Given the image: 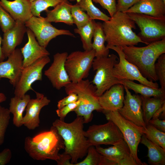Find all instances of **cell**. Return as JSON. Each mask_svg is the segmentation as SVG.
Wrapping results in <instances>:
<instances>
[{
  "mask_svg": "<svg viewBox=\"0 0 165 165\" xmlns=\"http://www.w3.org/2000/svg\"><path fill=\"white\" fill-rule=\"evenodd\" d=\"M68 53H57L53 55V61L49 68L44 71V75L49 79L53 87L59 90L71 82L65 67Z\"/></svg>",
  "mask_w": 165,
  "mask_h": 165,
  "instance_id": "15",
  "label": "cell"
},
{
  "mask_svg": "<svg viewBox=\"0 0 165 165\" xmlns=\"http://www.w3.org/2000/svg\"><path fill=\"white\" fill-rule=\"evenodd\" d=\"M119 83L133 90L136 94L147 97H154L165 99V91L161 88L155 89L129 80L119 81Z\"/></svg>",
  "mask_w": 165,
  "mask_h": 165,
  "instance_id": "27",
  "label": "cell"
},
{
  "mask_svg": "<svg viewBox=\"0 0 165 165\" xmlns=\"http://www.w3.org/2000/svg\"><path fill=\"white\" fill-rule=\"evenodd\" d=\"M35 92L36 97L31 99L29 101L26 108V114L23 119V125L30 130H34L39 126L40 111L50 102V100L43 94Z\"/></svg>",
  "mask_w": 165,
  "mask_h": 165,
  "instance_id": "18",
  "label": "cell"
},
{
  "mask_svg": "<svg viewBox=\"0 0 165 165\" xmlns=\"http://www.w3.org/2000/svg\"><path fill=\"white\" fill-rule=\"evenodd\" d=\"M93 2L99 4L104 9L108 12L112 17L117 12L116 0H92Z\"/></svg>",
  "mask_w": 165,
  "mask_h": 165,
  "instance_id": "40",
  "label": "cell"
},
{
  "mask_svg": "<svg viewBox=\"0 0 165 165\" xmlns=\"http://www.w3.org/2000/svg\"><path fill=\"white\" fill-rule=\"evenodd\" d=\"M7 99V97L5 94L0 92V103L5 101Z\"/></svg>",
  "mask_w": 165,
  "mask_h": 165,
  "instance_id": "48",
  "label": "cell"
},
{
  "mask_svg": "<svg viewBox=\"0 0 165 165\" xmlns=\"http://www.w3.org/2000/svg\"><path fill=\"white\" fill-rule=\"evenodd\" d=\"M68 1H76L77 2H78L79 0H68Z\"/></svg>",
  "mask_w": 165,
  "mask_h": 165,
  "instance_id": "49",
  "label": "cell"
},
{
  "mask_svg": "<svg viewBox=\"0 0 165 165\" xmlns=\"http://www.w3.org/2000/svg\"><path fill=\"white\" fill-rule=\"evenodd\" d=\"M59 159L56 161L58 165H72L70 162L71 158L68 154L64 152L62 154H59Z\"/></svg>",
  "mask_w": 165,
  "mask_h": 165,
  "instance_id": "45",
  "label": "cell"
},
{
  "mask_svg": "<svg viewBox=\"0 0 165 165\" xmlns=\"http://www.w3.org/2000/svg\"><path fill=\"white\" fill-rule=\"evenodd\" d=\"M16 24V21L0 5V27L3 33L13 28Z\"/></svg>",
  "mask_w": 165,
  "mask_h": 165,
  "instance_id": "38",
  "label": "cell"
},
{
  "mask_svg": "<svg viewBox=\"0 0 165 165\" xmlns=\"http://www.w3.org/2000/svg\"><path fill=\"white\" fill-rule=\"evenodd\" d=\"M141 31L138 35L145 44L165 38V18L155 17L139 13H127Z\"/></svg>",
  "mask_w": 165,
  "mask_h": 165,
  "instance_id": "8",
  "label": "cell"
},
{
  "mask_svg": "<svg viewBox=\"0 0 165 165\" xmlns=\"http://www.w3.org/2000/svg\"><path fill=\"white\" fill-rule=\"evenodd\" d=\"M119 61V58L114 54L94 59L92 67L96 73L92 82L95 85L96 94L98 97L113 85L119 83V80L113 74L114 65Z\"/></svg>",
  "mask_w": 165,
  "mask_h": 165,
  "instance_id": "7",
  "label": "cell"
},
{
  "mask_svg": "<svg viewBox=\"0 0 165 165\" xmlns=\"http://www.w3.org/2000/svg\"><path fill=\"white\" fill-rule=\"evenodd\" d=\"M27 29L24 22L16 20L13 28L4 33L2 48L5 58L8 57L22 43Z\"/></svg>",
  "mask_w": 165,
  "mask_h": 165,
  "instance_id": "20",
  "label": "cell"
},
{
  "mask_svg": "<svg viewBox=\"0 0 165 165\" xmlns=\"http://www.w3.org/2000/svg\"><path fill=\"white\" fill-rule=\"evenodd\" d=\"M31 4L29 0H0V5L15 21L24 23L33 16Z\"/></svg>",
  "mask_w": 165,
  "mask_h": 165,
  "instance_id": "22",
  "label": "cell"
},
{
  "mask_svg": "<svg viewBox=\"0 0 165 165\" xmlns=\"http://www.w3.org/2000/svg\"><path fill=\"white\" fill-rule=\"evenodd\" d=\"M9 109L0 105V145L4 141L5 136L10 119Z\"/></svg>",
  "mask_w": 165,
  "mask_h": 165,
  "instance_id": "36",
  "label": "cell"
},
{
  "mask_svg": "<svg viewBox=\"0 0 165 165\" xmlns=\"http://www.w3.org/2000/svg\"><path fill=\"white\" fill-rule=\"evenodd\" d=\"M124 86L126 95L123 106L118 111L125 119L137 126L145 128L146 124L143 119L140 95L132 94L127 87Z\"/></svg>",
  "mask_w": 165,
  "mask_h": 165,
  "instance_id": "14",
  "label": "cell"
},
{
  "mask_svg": "<svg viewBox=\"0 0 165 165\" xmlns=\"http://www.w3.org/2000/svg\"><path fill=\"white\" fill-rule=\"evenodd\" d=\"M124 13H142L165 18V4L161 0H140Z\"/></svg>",
  "mask_w": 165,
  "mask_h": 165,
  "instance_id": "23",
  "label": "cell"
},
{
  "mask_svg": "<svg viewBox=\"0 0 165 165\" xmlns=\"http://www.w3.org/2000/svg\"><path fill=\"white\" fill-rule=\"evenodd\" d=\"M26 33L28 41L20 49L23 58V68L29 66L41 58L50 55L46 48L38 43L32 32L27 28Z\"/></svg>",
  "mask_w": 165,
  "mask_h": 165,
  "instance_id": "19",
  "label": "cell"
},
{
  "mask_svg": "<svg viewBox=\"0 0 165 165\" xmlns=\"http://www.w3.org/2000/svg\"><path fill=\"white\" fill-rule=\"evenodd\" d=\"M64 0H35L31 2V12L33 16H41V13L51 7H54Z\"/></svg>",
  "mask_w": 165,
  "mask_h": 165,
  "instance_id": "34",
  "label": "cell"
},
{
  "mask_svg": "<svg viewBox=\"0 0 165 165\" xmlns=\"http://www.w3.org/2000/svg\"><path fill=\"white\" fill-rule=\"evenodd\" d=\"M143 134L153 143L165 149V133L148 123L143 129Z\"/></svg>",
  "mask_w": 165,
  "mask_h": 165,
  "instance_id": "32",
  "label": "cell"
},
{
  "mask_svg": "<svg viewBox=\"0 0 165 165\" xmlns=\"http://www.w3.org/2000/svg\"><path fill=\"white\" fill-rule=\"evenodd\" d=\"M93 38L92 48L95 51V57H108L109 49L105 45V38L101 23H96Z\"/></svg>",
  "mask_w": 165,
  "mask_h": 165,
  "instance_id": "28",
  "label": "cell"
},
{
  "mask_svg": "<svg viewBox=\"0 0 165 165\" xmlns=\"http://www.w3.org/2000/svg\"><path fill=\"white\" fill-rule=\"evenodd\" d=\"M140 96L141 100L143 119L146 124L148 123L156 110L165 103V99L141 95Z\"/></svg>",
  "mask_w": 165,
  "mask_h": 165,
  "instance_id": "29",
  "label": "cell"
},
{
  "mask_svg": "<svg viewBox=\"0 0 165 165\" xmlns=\"http://www.w3.org/2000/svg\"><path fill=\"white\" fill-rule=\"evenodd\" d=\"M148 123L159 130L165 132V120H160L159 118L151 119Z\"/></svg>",
  "mask_w": 165,
  "mask_h": 165,
  "instance_id": "44",
  "label": "cell"
},
{
  "mask_svg": "<svg viewBox=\"0 0 165 165\" xmlns=\"http://www.w3.org/2000/svg\"><path fill=\"white\" fill-rule=\"evenodd\" d=\"M24 148L29 156L34 160L59 159V152L64 149V141L56 128L52 126L48 131L41 132L33 137H26Z\"/></svg>",
  "mask_w": 165,
  "mask_h": 165,
  "instance_id": "4",
  "label": "cell"
},
{
  "mask_svg": "<svg viewBox=\"0 0 165 165\" xmlns=\"http://www.w3.org/2000/svg\"><path fill=\"white\" fill-rule=\"evenodd\" d=\"M81 101L78 100L77 101L69 104L62 108L56 110V113L60 119L64 120L67 115L74 110L79 106Z\"/></svg>",
  "mask_w": 165,
  "mask_h": 165,
  "instance_id": "39",
  "label": "cell"
},
{
  "mask_svg": "<svg viewBox=\"0 0 165 165\" xmlns=\"http://www.w3.org/2000/svg\"><path fill=\"white\" fill-rule=\"evenodd\" d=\"M92 0H79L76 3L84 11H86L91 20H99L104 21L109 20L110 17L95 6Z\"/></svg>",
  "mask_w": 165,
  "mask_h": 165,
  "instance_id": "31",
  "label": "cell"
},
{
  "mask_svg": "<svg viewBox=\"0 0 165 165\" xmlns=\"http://www.w3.org/2000/svg\"><path fill=\"white\" fill-rule=\"evenodd\" d=\"M25 24L33 33L38 43L46 48L50 42L57 36L66 35L75 37L69 30L57 29L41 16H33L25 22Z\"/></svg>",
  "mask_w": 165,
  "mask_h": 165,
  "instance_id": "12",
  "label": "cell"
},
{
  "mask_svg": "<svg viewBox=\"0 0 165 165\" xmlns=\"http://www.w3.org/2000/svg\"><path fill=\"white\" fill-rule=\"evenodd\" d=\"M140 0H118L116 5L117 12H125Z\"/></svg>",
  "mask_w": 165,
  "mask_h": 165,
  "instance_id": "41",
  "label": "cell"
},
{
  "mask_svg": "<svg viewBox=\"0 0 165 165\" xmlns=\"http://www.w3.org/2000/svg\"><path fill=\"white\" fill-rule=\"evenodd\" d=\"M106 47L109 49L116 51L119 56V61L114 65L113 69V75L118 80H136L140 84L152 88H159L157 83L149 81L144 77L138 68L125 58L121 47L115 46Z\"/></svg>",
  "mask_w": 165,
  "mask_h": 165,
  "instance_id": "10",
  "label": "cell"
},
{
  "mask_svg": "<svg viewBox=\"0 0 165 165\" xmlns=\"http://www.w3.org/2000/svg\"><path fill=\"white\" fill-rule=\"evenodd\" d=\"M95 148L99 153L112 161L113 165H138L123 139L108 148L97 145L95 146Z\"/></svg>",
  "mask_w": 165,
  "mask_h": 165,
  "instance_id": "16",
  "label": "cell"
},
{
  "mask_svg": "<svg viewBox=\"0 0 165 165\" xmlns=\"http://www.w3.org/2000/svg\"><path fill=\"white\" fill-rule=\"evenodd\" d=\"M105 35L106 46L120 47L134 46L139 43L145 44L133 31L135 23L127 13L116 12L110 19L102 24Z\"/></svg>",
  "mask_w": 165,
  "mask_h": 165,
  "instance_id": "3",
  "label": "cell"
},
{
  "mask_svg": "<svg viewBox=\"0 0 165 165\" xmlns=\"http://www.w3.org/2000/svg\"><path fill=\"white\" fill-rule=\"evenodd\" d=\"M2 38L0 36V62L3 61L5 58L2 48Z\"/></svg>",
  "mask_w": 165,
  "mask_h": 165,
  "instance_id": "47",
  "label": "cell"
},
{
  "mask_svg": "<svg viewBox=\"0 0 165 165\" xmlns=\"http://www.w3.org/2000/svg\"><path fill=\"white\" fill-rule=\"evenodd\" d=\"M85 159L74 165H106L107 158L99 153L94 146L89 148Z\"/></svg>",
  "mask_w": 165,
  "mask_h": 165,
  "instance_id": "33",
  "label": "cell"
},
{
  "mask_svg": "<svg viewBox=\"0 0 165 165\" xmlns=\"http://www.w3.org/2000/svg\"><path fill=\"white\" fill-rule=\"evenodd\" d=\"M68 95V96L58 102L57 107L58 109L61 108L69 104L75 102L78 100L77 95L75 93H71Z\"/></svg>",
  "mask_w": 165,
  "mask_h": 165,
  "instance_id": "42",
  "label": "cell"
},
{
  "mask_svg": "<svg viewBox=\"0 0 165 165\" xmlns=\"http://www.w3.org/2000/svg\"><path fill=\"white\" fill-rule=\"evenodd\" d=\"M72 5L68 0H64L55 6L53 9L46 11V16L44 17V19L50 23L63 22L72 25L74 24L71 13Z\"/></svg>",
  "mask_w": 165,
  "mask_h": 165,
  "instance_id": "24",
  "label": "cell"
},
{
  "mask_svg": "<svg viewBox=\"0 0 165 165\" xmlns=\"http://www.w3.org/2000/svg\"><path fill=\"white\" fill-rule=\"evenodd\" d=\"M84 123L83 118L80 116H77L70 123L60 119H56L53 123V126L56 128L63 139L64 152L71 157L72 165L86 155L90 146L84 135Z\"/></svg>",
  "mask_w": 165,
  "mask_h": 165,
  "instance_id": "1",
  "label": "cell"
},
{
  "mask_svg": "<svg viewBox=\"0 0 165 165\" xmlns=\"http://www.w3.org/2000/svg\"><path fill=\"white\" fill-rule=\"evenodd\" d=\"M140 142L148 148V162L149 164L165 165V149L150 141L144 134L141 137Z\"/></svg>",
  "mask_w": 165,
  "mask_h": 165,
  "instance_id": "26",
  "label": "cell"
},
{
  "mask_svg": "<svg viewBox=\"0 0 165 165\" xmlns=\"http://www.w3.org/2000/svg\"><path fill=\"white\" fill-rule=\"evenodd\" d=\"M31 99L30 95L25 94L22 98L15 96L11 98L9 110L13 115V124L19 127L23 125V113Z\"/></svg>",
  "mask_w": 165,
  "mask_h": 165,
  "instance_id": "25",
  "label": "cell"
},
{
  "mask_svg": "<svg viewBox=\"0 0 165 165\" xmlns=\"http://www.w3.org/2000/svg\"><path fill=\"white\" fill-rule=\"evenodd\" d=\"M164 4H165V0H161Z\"/></svg>",
  "mask_w": 165,
  "mask_h": 165,
  "instance_id": "51",
  "label": "cell"
},
{
  "mask_svg": "<svg viewBox=\"0 0 165 165\" xmlns=\"http://www.w3.org/2000/svg\"><path fill=\"white\" fill-rule=\"evenodd\" d=\"M155 64V70L158 80L159 81L160 88L165 91V54L161 55L158 58Z\"/></svg>",
  "mask_w": 165,
  "mask_h": 165,
  "instance_id": "37",
  "label": "cell"
},
{
  "mask_svg": "<svg viewBox=\"0 0 165 165\" xmlns=\"http://www.w3.org/2000/svg\"><path fill=\"white\" fill-rule=\"evenodd\" d=\"M95 57L93 49L75 51L68 55L65 67L71 82H77L88 77Z\"/></svg>",
  "mask_w": 165,
  "mask_h": 165,
  "instance_id": "9",
  "label": "cell"
},
{
  "mask_svg": "<svg viewBox=\"0 0 165 165\" xmlns=\"http://www.w3.org/2000/svg\"><path fill=\"white\" fill-rule=\"evenodd\" d=\"M108 120L113 122L122 133L130 150L131 154L138 165H147L142 163L138 156V148L143 134V127L137 126L123 117L118 111H102Z\"/></svg>",
  "mask_w": 165,
  "mask_h": 165,
  "instance_id": "6",
  "label": "cell"
},
{
  "mask_svg": "<svg viewBox=\"0 0 165 165\" xmlns=\"http://www.w3.org/2000/svg\"><path fill=\"white\" fill-rule=\"evenodd\" d=\"M121 47L125 58L135 65L144 77L153 82L158 80L155 64L158 57L165 53V38L144 47Z\"/></svg>",
  "mask_w": 165,
  "mask_h": 165,
  "instance_id": "2",
  "label": "cell"
},
{
  "mask_svg": "<svg viewBox=\"0 0 165 165\" xmlns=\"http://www.w3.org/2000/svg\"><path fill=\"white\" fill-rule=\"evenodd\" d=\"M12 153L8 148H6L0 152V165H5L8 163L11 160Z\"/></svg>",
  "mask_w": 165,
  "mask_h": 165,
  "instance_id": "43",
  "label": "cell"
},
{
  "mask_svg": "<svg viewBox=\"0 0 165 165\" xmlns=\"http://www.w3.org/2000/svg\"><path fill=\"white\" fill-rule=\"evenodd\" d=\"M96 22L91 20L84 26L74 29V32L79 35L84 50H90L92 48V39Z\"/></svg>",
  "mask_w": 165,
  "mask_h": 165,
  "instance_id": "30",
  "label": "cell"
},
{
  "mask_svg": "<svg viewBox=\"0 0 165 165\" xmlns=\"http://www.w3.org/2000/svg\"><path fill=\"white\" fill-rule=\"evenodd\" d=\"M35 0H29V1L31 2H34V1H35Z\"/></svg>",
  "mask_w": 165,
  "mask_h": 165,
  "instance_id": "50",
  "label": "cell"
},
{
  "mask_svg": "<svg viewBox=\"0 0 165 165\" xmlns=\"http://www.w3.org/2000/svg\"><path fill=\"white\" fill-rule=\"evenodd\" d=\"M64 87L67 95L75 93L77 95L78 100L81 101L74 111L77 116L83 117L84 123H88L91 120L94 111H102L99 103V97L96 94V87L88 79H83L76 83L71 82Z\"/></svg>",
  "mask_w": 165,
  "mask_h": 165,
  "instance_id": "5",
  "label": "cell"
},
{
  "mask_svg": "<svg viewBox=\"0 0 165 165\" xmlns=\"http://www.w3.org/2000/svg\"><path fill=\"white\" fill-rule=\"evenodd\" d=\"M71 13L74 24L79 28L84 26L91 20L87 14L76 3L72 5Z\"/></svg>",
  "mask_w": 165,
  "mask_h": 165,
  "instance_id": "35",
  "label": "cell"
},
{
  "mask_svg": "<svg viewBox=\"0 0 165 165\" xmlns=\"http://www.w3.org/2000/svg\"><path fill=\"white\" fill-rule=\"evenodd\" d=\"M50 61L49 57L46 56L24 68L19 80L14 87L15 96L22 98L29 90L34 91L32 84L37 81L42 80V69Z\"/></svg>",
  "mask_w": 165,
  "mask_h": 165,
  "instance_id": "13",
  "label": "cell"
},
{
  "mask_svg": "<svg viewBox=\"0 0 165 165\" xmlns=\"http://www.w3.org/2000/svg\"><path fill=\"white\" fill-rule=\"evenodd\" d=\"M124 99V86L118 83L106 91L99 97L98 100L102 110L114 111L123 107Z\"/></svg>",
  "mask_w": 165,
  "mask_h": 165,
  "instance_id": "21",
  "label": "cell"
},
{
  "mask_svg": "<svg viewBox=\"0 0 165 165\" xmlns=\"http://www.w3.org/2000/svg\"><path fill=\"white\" fill-rule=\"evenodd\" d=\"M84 135L90 146L114 145L123 139L118 127L110 120L104 124L90 126L86 131H84Z\"/></svg>",
  "mask_w": 165,
  "mask_h": 165,
  "instance_id": "11",
  "label": "cell"
},
{
  "mask_svg": "<svg viewBox=\"0 0 165 165\" xmlns=\"http://www.w3.org/2000/svg\"><path fill=\"white\" fill-rule=\"evenodd\" d=\"M165 103L155 112L152 119L159 118V117L162 116L165 118Z\"/></svg>",
  "mask_w": 165,
  "mask_h": 165,
  "instance_id": "46",
  "label": "cell"
},
{
  "mask_svg": "<svg viewBox=\"0 0 165 165\" xmlns=\"http://www.w3.org/2000/svg\"><path fill=\"white\" fill-rule=\"evenodd\" d=\"M8 57L6 61L0 62V80L2 78H7L15 87L24 68L23 58L20 49H16Z\"/></svg>",
  "mask_w": 165,
  "mask_h": 165,
  "instance_id": "17",
  "label": "cell"
}]
</instances>
